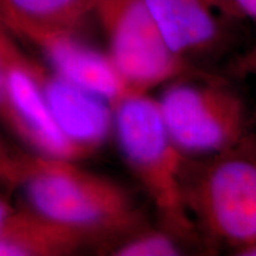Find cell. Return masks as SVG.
Segmentation results:
<instances>
[{"label": "cell", "instance_id": "obj_12", "mask_svg": "<svg viewBox=\"0 0 256 256\" xmlns=\"http://www.w3.org/2000/svg\"><path fill=\"white\" fill-rule=\"evenodd\" d=\"M31 162L32 154L14 151L0 136V190L22 188L30 172Z\"/></svg>", "mask_w": 256, "mask_h": 256}, {"label": "cell", "instance_id": "obj_13", "mask_svg": "<svg viewBox=\"0 0 256 256\" xmlns=\"http://www.w3.org/2000/svg\"><path fill=\"white\" fill-rule=\"evenodd\" d=\"M0 121L18 139H20L24 144L28 142L26 130H25L24 124L22 122L20 118L16 113L14 106L10 101L2 72H0Z\"/></svg>", "mask_w": 256, "mask_h": 256}, {"label": "cell", "instance_id": "obj_4", "mask_svg": "<svg viewBox=\"0 0 256 256\" xmlns=\"http://www.w3.org/2000/svg\"><path fill=\"white\" fill-rule=\"evenodd\" d=\"M184 78V76H183ZM170 82L158 101L166 130L185 156H206L250 136L246 102L224 82Z\"/></svg>", "mask_w": 256, "mask_h": 256}, {"label": "cell", "instance_id": "obj_11", "mask_svg": "<svg viewBox=\"0 0 256 256\" xmlns=\"http://www.w3.org/2000/svg\"><path fill=\"white\" fill-rule=\"evenodd\" d=\"M182 243L162 226L150 229L142 226L112 243L108 252L113 256H178L185 254Z\"/></svg>", "mask_w": 256, "mask_h": 256}, {"label": "cell", "instance_id": "obj_15", "mask_svg": "<svg viewBox=\"0 0 256 256\" xmlns=\"http://www.w3.org/2000/svg\"><path fill=\"white\" fill-rule=\"evenodd\" d=\"M234 72L238 76H256V46L235 63Z\"/></svg>", "mask_w": 256, "mask_h": 256}, {"label": "cell", "instance_id": "obj_8", "mask_svg": "<svg viewBox=\"0 0 256 256\" xmlns=\"http://www.w3.org/2000/svg\"><path fill=\"white\" fill-rule=\"evenodd\" d=\"M31 69L57 127L84 158L92 156L113 130V108L32 57Z\"/></svg>", "mask_w": 256, "mask_h": 256}, {"label": "cell", "instance_id": "obj_17", "mask_svg": "<svg viewBox=\"0 0 256 256\" xmlns=\"http://www.w3.org/2000/svg\"><path fill=\"white\" fill-rule=\"evenodd\" d=\"M238 256H256V243L250 246V247L243 249L242 252H238Z\"/></svg>", "mask_w": 256, "mask_h": 256}, {"label": "cell", "instance_id": "obj_6", "mask_svg": "<svg viewBox=\"0 0 256 256\" xmlns=\"http://www.w3.org/2000/svg\"><path fill=\"white\" fill-rule=\"evenodd\" d=\"M16 36L24 38L46 56L48 64L74 84L104 100L112 108L130 95L108 54L92 49L78 32L40 26L23 20H2Z\"/></svg>", "mask_w": 256, "mask_h": 256}, {"label": "cell", "instance_id": "obj_1", "mask_svg": "<svg viewBox=\"0 0 256 256\" xmlns=\"http://www.w3.org/2000/svg\"><path fill=\"white\" fill-rule=\"evenodd\" d=\"M183 196L198 236L232 255L256 243V136L206 156H185Z\"/></svg>", "mask_w": 256, "mask_h": 256}, {"label": "cell", "instance_id": "obj_9", "mask_svg": "<svg viewBox=\"0 0 256 256\" xmlns=\"http://www.w3.org/2000/svg\"><path fill=\"white\" fill-rule=\"evenodd\" d=\"M168 50L186 62L216 46L226 22L240 17L229 0H145Z\"/></svg>", "mask_w": 256, "mask_h": 256}, {"label": "cell", "instance_id": "obj_7", "mask_svg": "<svg viewBox=\"0 0 256 256\" xmlns=\"http://www.w3.org/2000/svg\"><path fill=\"white\" fill-rule=\"evenodd\" d=\"M0 72L16 113L24 124L26 145L34 153L78 162L82 153L64 136L48 110L31 69V57L0 18Z\"/></svg>", "mask_w": 256, "mask_h": 256}, {"label": "cell", "instance_id": "obj_14", "mask_svg": "<svg viewBox=\"0 0 256 256\" xmlns=\"http://www.w3.org/2000/svg\"><path fill=\"white\" fill-rule=\"evenodd\" d=\"M31 209H16L0 197V235L14 230L28 218Z\"/></svg>", "mask_w": 256, "mask_h": 256}, {"label": "cell", "instance_id": "obj_2", "mask_svg": "<svg viewBox=\"0 0 256 256\" xmlns=\"http://www.w3.org/2000/svg\"><path fill=\"white\" fill-rule=\"evenodd\" d=\"M20 188L30 209L87 232L98 242L114 243L144 226L142 212L121 185L80 168L74 160L34 153Z\"/></svg>", "mask_w": 256, "mask_h": 256}, {"label": "cell", "instance_id": "obj_10", "mask_svg": "<svg viewBox=\"0 0 256 256\" xmlns=\"http://www.w3.org/2000/svg\"><path fill=\"white\" fill-rule=\"evenodd\" d=\"M98 241L81 230L62 226L31 209L24 224L0 235V256H63Z\"/></svg>", "mask_w": 256, "mask_h": 256}, {"label": "cell", "instance_id": "obj_3", "mask_svg": "<svg viewBox=\"0 0 256 256\" xmlns=\"http://www.w3.org/2000/svg\"><path fill=\"white\" fill-rule=\"evenodd\" d=\"M113 130L128 168L145 188L164 228L182 241L198 238L183 196L185 156L148 94L130 95L113 108Z\"/></svg>", "mask_w": 256, "mask_h": 256}, {"label": "cell", "instance_id": "obj_16", "mask_svg": "<svg viewBox=\"0 0 256 256\" xmlns=\"http://www.w3.org/2000/svg\"><path fill=\"white\" fill-rule=\"evenodd\" d=\"M240 17L256 22V0H229Z\"/></svg>", "mask_w": 256, "mask_h": 256}, {"label": "cell", "instance_id": "obj_5", "mask_svg": "<svg viewBox=\"0 0 256 256\" xmlns=\"http://www.w3.org/2000/svg\"><path fill=\"white\" fill-rule=\"evenodd\" d=\"M107 38L108 56L130 95L183 78L185 60L174 56L160 36L145 0H92Z\"/></svg>", "mask_w": 256, "mask_h": 256}]
</instances>
